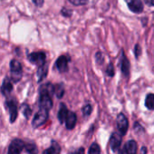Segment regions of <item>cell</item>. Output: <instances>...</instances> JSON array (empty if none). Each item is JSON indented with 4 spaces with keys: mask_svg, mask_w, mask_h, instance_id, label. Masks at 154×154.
Here are the masks:
<instances>
[{
    "mask_svg": "<svg viewBox=\"0 0 154 154\" xmlns=\"http://www.w3.org/2000/svg\"><path fill=\"white\" fill-rule=\"evenodd\" d=\"M106 73L109 75V76H113L114 75V67L112 65V63H110L106 69Z\"/></svg>",
    "mask_w": 154,
    "mask_h": 154,
    "instance_id": "d4e9b609",
    "label": "cell"
},
{
    "mask_svg": "<svg viewBox=\"0 0 154 154\" xmlns=\"http://www.w3.org/2000/svg\"><path fill=\"white\" fill-rule=\"evenodd\" d=\"M47 71H48V68H47V66L45 65V64H44V65H42V66H40V67H38V69H37V79H38V82H41V81H43L45 77H46V75H47Z\"/></svg>",
    "mask_w": 154,
    "mask_h": 154,
    "instance_id": "2e32d148",
    "label": "cell"
},
{
    "mask_svg": "<svg viewBox=\"0 0 154 154\" xmlns=\"http://www.w3.org/2000/svg\"><path fill=\"white\" fill-rule=\"evenodd\" d=\"M10 72L11 78L14 83H18L23 76V69L22 64L17 60H12L10 62Z\"/></svg>",
    "mask_w": 154,
    "mask_h": 154,
    "instance_id": "6da1fadb",
    "label": "cell"
},
{
    "mask_svg": "<svg viewBox=\"0 0 154 154\" xmlns=\"http://www.w3.org/2000/svg\"><path fill=\"white\" fill-rule=\"evenodd\" d=\"M71 154H85V149L84 148H79L78 149L74 150Z\"/></svg>",
    "mask_w": 154,
    "mask_h": 154,
    "instance_id": "83f0119b",
    "label": "cell"
},
{
    "mask_svg": "<svg viewBox=\"0 0 154 154\" xmlns=\"http://www.w3.org/2000/svg\"><path fill=\"white\" fill-rule=\"evenodd\" d=\"M45 58L46 55L44 52H35L28 54V60L34 64H36L38 67L45 64Z\"/></svg>",
    "mask_w": 154,
    "mask_h": 154,
    "instance_id": "277c9868",
    "label": "cell"
},
{
    "mask_svg": "<svg viewBox=\"0 0 154 154\" xmlns=\"http://www.w3.org/2000/svg\"><path fill=\"white\" fill-rule=\"evenodd\" d=\"M43 154H55V152H54V149H53L52 147H50V148L45 149L44 152H43Z\"/></svg>",
    "mask_w": 154,
    "mask_h": 154,
    "instance_id": "4316f807",
    "label": "cell"
},
{
    "mask_svg": "<svg viewBox=\"0 0 154 154\" xmlns=\"http://www.w3.org/2000/svg\"><path fill=\"white\" fill-rule=\"evenodd\" d=\"M121 70L122 74L125 77H128L130 74V62L128 60V58L126 57L125 54L123 53V51H122V56H121Z\"/></svg>",
    "mask_w": 154,
    "mask_h": 154,
    "instance_id": "8fae6325",
    "label": "cell"
},
{
    "mask_svg": "<svg viewBox=\"0 0 154 154\" xmlns=\"http://www.w3.org/2000/svg\"><path fill=\"white\" fill-rule=\"evenodd\" d=\"M68 109L66 107L65 104L63 103H61L60 104V107H59V111H58V113H57V117H58V120L60 122V123H64V121H65V118L68 114Z\"/></svg>",
    "mask_w": 154,
    "mask_h": 154,
    "instance_id": "9a60e30c",
    "label": "cell"
},
{
    "mask_svg": "<svg viewBox=\"0 0 154 154\" xmlns=\"http://www.w3.org/2000/svg\"><path fill=\"white\" fill-rule=\"evenodd\" d=\"M24 148L26 149V150L29 154H37L38 153V149H37V147H36V145L35 143H32V142L26 143V144H25Z\"/></svg>",
    "mask_w": 154,
    "mask_h": 154,
    "instance_id": "d6986e66",
    "label": "cell"
},
{
    "mask_svg": "<svg viewBox=\"0 0 154 154\" xmlns=\"http://www.w3.org/2000/svg\"><path fill=\"white\" fill-rule=\"evenodd\" d=\"M83 112L85 116H89L92 112V106L90 104H86L84 108H83Z\"/></svg>",
    "mask_w": 154,
    "mask_h": 154,
    "instance_id": "cb8c5ba5",
    "label": "cell"
},
{
    "mask_svg": "<svg viewBox=\"0 0 154 154\" xmlns=\"http://www.w3.org/2000/svg\"><path fill=\"white\" fill-rule=\"evenodd\" d=\"M69 57L66 55H61L57 58L55 62V66L60 72H65L68 70Z\"/></svg>",
    "mask_w": 154,
    "mask_h": 154,
    "instance_id": "9c48e42d",
    "label": "cell"
},
{
    "mask_svg": "<svg viewBox=\"0 0 154 154\" xmlns=\"http://www.w3.org/2000/svg\"><path fill=\"white\" fill-rule=\"evenodd\" d=\"M146 2L149 6L154 7V0H146Z\"/></svg>",
    "mask_w": 154,
    "mask_h": 154,
    "instance_id": "4dcf8cb0",
    "label": "cell"
},
{
    "mask_svg": "<svg viewBox=\"0 0 154 154\" xmlns=\"http://www.w3.org/2000/svg\"><path fill=\"white\" fill-rule=\"evenodd\" d=\"M39 107L40 109H44L49 112L53 107V101L51 95L46 92L40 91V97H39Z\"/></svg>",
    "mask_w": 154,
    "mask_h": 154,
    "instance_id": "3957f363",
    "label": "cell"
},
{
    "mask_svg": "<svg viewBox=\"0 0 154 154\" xmlns=\"http://www.w3.org/2000/svg\"><path fill=\"white\" fill-rule=\"evenodd\" d=\"M141 54V48L139 45H136L135 47H134V54H135V57L136 58H139V56Z\"/></svg>",
    "mask_w": 154,
    "mask_h": 154,
    "instance_id": "484cf974",
    "label": "cell"
},
{
    "mask_svg": "<svg viewBox=\"0 0 154 154\" xmlns=\"http://www.w3.org/2000/svg\"><path fill=\"white\" fill-rule=\"evenodd\" d=\"M54 94L57 98H62L64 94V87L62 84L54 85Z\"/></svg>",
    "mask_w": 154,
    "mask_h": 154,
    "instance_id": "ac0fdd59",
    "label": "cell"
},
{
    "mask_svg": "<svg viewBox=\"0 0 154 154\" xmlns=\"http://www.w3.org/2000/svg\"><path fill=\"white\" fill-rule=\"evenodd\" d=\"M145 106L149 110H154V94H149L146 96Z\"/></svg>",
    "mask_w": 154,
    "mask_h": 154,
    "instance_id": "e0dca14e",
    "label": "cell"
},
{
    "mask_svg": "<svg viewBox=\"0 0 154 154\" xmlns=\"http://www.w3.org/2000/svg\"><path fill=\"white\" fill-rule=\"evenodd\" d=\"M89 154H101V148L97 143H93L89 149Z\"/></svg>",
    "mask_w": 154,
    "mask_h": 154,
    "instance_id": "44dd1931",
    "label": "cell"
},
{
    "mask_svg": "<svg viewBox=\"0 0 154 154\" xmlns=\"http://www.w3.org/2000/svg\"><path fill=\"white\" fill-rule=\"evenodd\" d=\"M33 2L35 4V6L37 7H41L42 4L44 3V0H33Z\"/></svg>",
    "mask_w": 154,
    "mask_h": 154,
    "instance_id": "f1b7e54d",
    "label": "cell"
},
{
    "mask_svg": "<svg viewBox=\"0 0 154 154\" xmlns=\"http://www.w3.org/2000/svg\"><path fill=\"white\" fill-rule=\"evenodd\" d=\"M96 60H97V62L103 61V55H102L101 53H97V54H96Z\"/></svg>",
    "mask_w": 154,
    "mask_h": 154,
    "instance_id": "f546056e",
    "label": "cell"
},
{
    "mask_svg": "<svg viewBox=\"0 0 154 154\" xmlns=\"http://www.w3.org/2000/svg\"><path fill=\"white\" fill-rule=\"evenodd\" d=\"M51 147L54 149L55 154H60V152H61V148H60V145H59L56 141H52Z\"/></svg>",
    "mask_w": 154,
    "mask_h": 154,
    "instance_id": "603a6c76",
    "label": "cell"
},
{
    "mask_svg": "<svg viewBox=\"0 0 154 154\" xmlns=\"http://www.w3.org/2000/svg\"><path fill=\"white\" fill-rule=\"evenodd\" d=\"M25 147V142L20 139H15L11 141L8 154H20L23 150V148Z\"/></svg>",
    "mask_w": 154,
    "mask_h": 154,
    "instance_id": "5b68a950",
    "label": "cell"
},
{
    "mask_svg": "<svg viewBox=\"0 0 154 154\" xmlns=\"http://www.w3.org/2000/svg\"><path fill=\"white\" fill-rule=\"evenodd\" d=\"M0 91H1L2 94L5 96H8L11 94V92L13 91V85H12L10 79L8 78V77H6L4 79L1 88H0Z\"/></svg>",
    "mask_w": 154,
    "mask_h": 154,
    "instance_id": "4fadbf2b",
    "label": "cell"
},
{
    "mask_svg": "<svg viewBox=\"0 0 154 154\" xmlns=\"http://www.w3.org/2000/svg\"><path fill=\"white\" fill-rule=\"evenodd\" d=\"M7 107L8 109L9 112V116H10V122H15L17 118V100L15 99H8L6 102Z\"/></svg>",
    "mask_w": 154,
    "mask_h": 154,
    "instance_id": "8992f818",
    "label": "cell"
},
{
    "mask_svg": "<svg viewBox=\"0 0 154 154\" xmlns=\"http://www.w3.org/2000/svg\"><path fill=\"white\" fill-rule=\"evenodd\" d=\"M117 128L121 135L123 136L126 134L129 128V122L123 113H120L117 116Z\"/></svg>",
    "mask_w": 154,
    "mask_h": 154,
    "instance_id": "52a82bcc",
    "label": "cell"
},
{
    "mask_svg": "<svg viewBox=\"0 0 154 154\" xmlns=\"http://www.w3.org/2000/svg\"><path fill=\"white\" fill-rule=\"evenodd\" d=\"M128 8L135 14H140L143 11V4L141 0H124Z\"/></svg>",
    "mask_w": 154,
    "mask_h": 154,
    "instance_id": "ba28073f",
    "label": "cell"
},
{
    "mask_svg": "<svg viewBox=\"0 0 154 154\" xmlns=\"http://www.w3.org/2000/svg\"><path fill=\"white\" fill-rule=\"evenodd\" d=\"M21 111H22V113L24 114V116L26 117V119H29L31 117V114H32V111H31V108L30 106L27 104V103H23L21 105Z\"/></svg>",
    "mask_w": 154,
    "mask_h": 154,
    "instance_id": "ffe728a7",
    "label": "cell"
},
{
    "mask_svg": "<svg viewBox=\"0 0 154 154\" xmlns=\"http://www.w3.org/2000/svg\"><path fill=\"white\" fill-rule=\"evenodd\" d=\"M119 154H124V150H120Z\"/></svg>",
    "mask_w": 154,
    "mask_h": 154,
    "instance_id": "d6a6232c",
    "label": "cell"
},
{
    "mask_svg": "<svg viewBox=\"0 0 154 154\" xmlns=\"http://www.w3.org/2000/svg\"><path fill=\"white\" fill-rule=\"evenodd\" d=\"M48 111L44 110V109H39V111L36 112L33 121H32V125L34 128H38L42 125H44L47 120H48Z\"/></svg>",
    "mask_w": 154,
    "mask_h": 154,
    "instance_id": "7a4b0ae2",
    "label": "cell"
},
{
    "mask_svg": "<svg viewBox=\"0 0 154 154\" xmlns=\"http://www.w3.org/2000/svg\"><path fill=\"white\" fill-rule=\"evenodd\" d=\"M68 1L74 6H84L88 2V0H68Z\"/></svg>",
    "mask_w": 154,
    "mask_h": 154,
    "instance_id": "7402d4cb",
    "label": "cell"
},
{
    "mask_svg": "<svg viewBox=\"0 0 154 154\" xmlns=\"http://www.w3.org/2000/svg\"><path fill=\"white\" fill-rule=\"evenodd\" d=\"M146 152H147L146 147H142V149H141V154H146Z\"/></svg>",
    "mask_w": 154,
    "mask_h": 154,
    "instance_id": "1f68e13d",
    "label": "cell"
},
{
    "mask_svg": "<svg viewBox=\"0 0 154 154\" xmlns=\"http://www.w3.org/2000/svg\"><path fill=\"white\" fill-rule=\"evenodd\" d=\"M137 149H138L137 142L133 140H131L128 142H126L123 150H124L125 154H136Z\"/></svg>",
    "mask_w": 154,
    "mask_h": 154,
    "instance_id": "5bb4252c",
    "label": "cell"
},
{
    "mask_svg": "<svg viewBox=\"0 0 154 154\" xmlns=\"http://www.w3.org/2000/svg\"><path fill=\"white\" fill-rule=\"evenodd\" d=\"M122 144V135L120 133L114 132L112 134L110 139V147L112 151H117Z\"/></svg>",
    "mask_w": 154,
    "mask_h": 154,
    "instance_id": "30bf717a",
    "label": "cell"
},
{
    "mask_svg": "<svg viewBox=\"0 0 154 154\" xmlns=\"http://www.w3.org/2000/svg\"><path fill=\"white\" fill-rule=\"evenodd\" d=\"M77 122V116L73 112H68V114L65 118L64 123L65 127L68 130H72L75 127V124Z\"/></svg>",
    "mask_w": 154,
    "mask_h": 154,
    "instance_id": "7c38bea8",
    "label": "cell"
}]
</instances>
